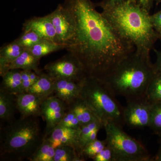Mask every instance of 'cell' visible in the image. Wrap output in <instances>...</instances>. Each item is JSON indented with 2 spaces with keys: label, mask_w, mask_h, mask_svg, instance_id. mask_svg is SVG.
<instances>
[{
  "label": "cell",
  "mask_w": 161,
  "mask_h": 161,
  "mask_svg": "<svg viewBox=\"0 0 161 161\" xmlns=\"http://www.w3.org/2000/svg\"><path fill=\"white\" fill-rule=\"evenodd\" d=\"M71 14L74 34L65 49L82 64L87 77L103 80L124 58L135 51L124 40L91 0H64Z\"/></svg>",
  "instance_id": "6da1fadb"
},
{
  "label": "cell",
  "mask_w": 161,
  "mask_h": 161,
  "mask_svg": "<svg viewBox=\"0 0 161 161\" xmlns=\"http://www.w3.org/2000/svg\"><path fill=\"white\" fill-rule=\"evenodd\" d=\"M97 5L121 37L134 47L136 52L150 56L157 35L148 10L130 0L116 4L103 0Z\"/></svg>",
  "instance_id": "7a4b0ae2"
},
{
  "label": "cell",
  "mask_w": 161,
  "mask_h": 161,
  "mask_svg": "<svg viewBox=\"0 0 161 161\" xmlns=\"http://www.w3.org/2000/svg\"><path fill=\"white\" fill-rule=\"evenodd\" d=\"M150 56L133 52L121 60L103 80L116 96L127 101L146 96L150 81L157 74Z\"/></svg>",
  "instance_id": "3957f363"
},
{
  "label": "cell",
  "mask_w": 161,
  "mask_h": 161,
  "mask_svg": "<svg viewBox=\"0 0 161 161\" xmlns=\"http://www.w3.org/2000/svg\"><path fill=\"white\" fill-rule=\"evenodd\" d=\"M38 117H20L1 130V159L28 160L43 141Z\"/></svg>",
  "instance_id": "277c9868"
},
{
  "label": "cell",
  "mask_w": 161,
  "mask_h": 161,
  "mask_svg": "<svg viewBox=\"0 0 161 161\" xmlns=\"http://www.w3.org/2000/svg\"><path fill=\"white\" fill-rule=\"evenodd\" d=\"M116 96L103 80L88 77L82 80L80 97L104 125L108 122H113L120 126L124 124V108L116 99Z\"/></svg>",
  "instance_id": "5b68a950"
},
{
  "label": "cell",
  "mask_w": 161,
  "mask_h": 161,
  "mask_svg": "<svg viewBox=\"0 0 161 161\" xmlns=\"http://www.w3.org/2000/svg\"><path fill=\"white\" fill-rule=\"evenodd\" d=\"M107 146L112 150L114 161H150L143 145L124 132L121 126L113 122L104 125Z\"/></svg>",
  "instance_id": "8992f818"
},
{
  "label": "cell",
  "mask_w": 161,
  "mask_h": 161,
  "mask_svg": "<svg viewBox=\"0 0 161 161\" xmlns=\"http://www.w3.org/2000/svg\"><path fill=\"white\" fill-rule=\"evenodd\" d=\"M44 70L54 80L68 79L80 82L87 77L82 64L69 53L47 64L44 66Z\"/></svg>",
  "instance_id": "52a82bcc"
},
{
  "label": "cell",
  "mask_w": 161,
  "mask_h": 161,
  "mask_svg": "<svg viewBox=\"0 0 161 161\" xmlns=\"http://www.w3.org/2000/svg\"><path fill=\"white\" fill-rule=\"evenodd\" d=\"M127 103L124 109V124L132 129L149 127L153 103L145 96Z\"/></svg>",
  "instance_id": "ba28073f"
},
{
  "label": "cell",
  "mask_w": 161,
  "mask_h": 161,
  "mask_svg": "<svg viewBox=\"0 0 161 161\" xmlns=\"http://www.w3.org/2000/svg\"><path fill=\"white\" fill-rule=\"evenodd\" d=\"M48 15L56 31L58 42L66 47L75 32V23L73 16L63 4H59Z\"/></svg>",
  "instance_id": "9c48e42d"
},
{
  "label": "cell",
  "mask_w": 161,
  "mask_h": 161,
  "mask_svg": "<svg viewBox=\"0 0 161 161\" xmlns=\"http://www.w3.org/2000/svg\"><path fill=\"white\" fill-rule=\"evenodd\" d=\"M67 104L56 96H50L43 101L41 116L46 122L45 137L58 125L67 109Z\"/></svg>",
  "instance_id": "30bf717a"
},
{
  "label": "cell",
  "mask_w": 161,
  "mask_h": 161,
  "mask_svg": "<svg viewBox=\"0 0 161 161\" xmlns=\"http://www.w3.org/2000/svg\"><path fill=\"white\" fill-rule=\"evenodd\" d=\"M80 130L58 125L52 130L48 135L43 137L47 139L55 149L61 146H71L75 148L78 153L83 157L79 146Z\"/></svg>",
  "instance_id": "8fae6325"
},
{
  "label": "cell",
  "mask_w": 161,
  "mask_h": 161,
  "mask_svg": "<svg viewBox=\"0 0 161 161\" xmlns=\"http://www.w3.org/2000/svg\"><path fill=\"white\" fill-rule=\"evenodd\" d=\"M28 30L35 31L43 39L59 43L54 27L48 14L26 20L23 24V31Z\"/></svg>",
  "instance_id": "7c38bea8"
},
{
  "label": "cell",
  "mask_w": 161,
  "mask_h": 161,
  "mask_svg": "<svg viewBox=\"0 0 161 161\" xmlns=\"http://www.w3.org/2000/svg\"><path fill=\"white\" fill-rule=\"evenodd\" d=\"M43 101L36 95L28 92L16 95L17 109L22 117L41 116V107Z\"/></svg>",
  "instance_id": "4fadbf2b"
},
{
  "label": "cell",
  "mask_w": 161,
  "mask_h": 161,
  "mask_svg": "<svg viewBox=\"0 0 161 161\" xmlns=\"http://www.w3.org/2000/svg\"><path fill=\"white\" fill-rule=\"evenodd\" d=\"M82 81L77 82L68 79L54 80L55 96L69 104L80 97Z\"/></svg>",
  "instance_id": "5bb4252c"
},
{
  "label": "cell",
  "mask_w": 161,
  "mask_h": 161,
  "mask_svg": "<svg viewBox=\"0 0 161 161\" xmlns=\"http://www.w3.org/2000/svg\"><path fill=\"white\" fill-rule=\"evenodd\" d=\"M25 48L15 41L6 44L0 49V75L3 77L9 71V66L21 54Z\"/></svg>",
  "instance_id": "9a60e30c"
},
{
  "label": "cell",
  "mask_w": 161,
  "mask_h": 161,
  "mask_svg": "<svg viewBox=\"0 0 161 161\" xmlns=\"http://www.w3.org/2000/svg\"><path fill=\"white\" fill-rule=\"evenodd\" d=\"M67 106L68 108L77 116L81 127L93 121L101 120L86 102L80 97L73 101Z\"/></svg>",
  "instance_id": "2e32d148"
},
{
  "label": "cell",
  "mask_w": 161,
  "mask_h": 161,
  "mask_svg": "<svg viewBox=\"0 0 161 161\" xmlns=\"http://www.w3.org/2000/svg\"><path fill=\"white\" fill-rule=\"evenodd\" d=\"M0 89L17 95L24 93L23 89L21 69H10L3 77Z\"/></svg>",
  "instance_id": "e0dca14e"
},
{
  "label": "cell",
  "mask_w": 161,
  "mask_h": 161,
  "mask_svg": "<svg viewBox=\"0 0 161 161\" xmlns=\"http://www.w3.org/2000/svg\"><path fill=\"white\" fill-rule=\"evenodd\" d=\"M17 110L15 95L0 89V119L9 123L14 120L16 110Z\"/></svg>",
  "instance_id": "ac0fdd59"
},
{
  "label": "cell",
  "mask_w": 161,
  "mask_h": 161,
  "mask_svg": "<svg viewBox=\"0 0 161 161\" xmlns=\"http://www.w3.org/2000/svg\"><path fill=\"white\" fill-rule=\"evenodd\" d=\"M54 92V80L45 72H41L40 78L30 88L28 93L34 94L41 99L48 98Z\"/></svg>",
  "instance_id": "d6986e66"
},
{
  "label": "cell",
  "mask_w": 161,
  "mask_h": 161,
  "mask_svg": "<svg viewBox=\"0 0 161 161\" xmlns=\"http://www.w3.org/2000/svg\"><path fill=\"white\" fill-rule=\"evenodd\" d=\"M40 60L29 49L25 48L21 54L9 65V70H29L40 74L42 72L39 68Z\"/></svg>",
  "instance_id": "ffe728a7"
},
{
  "label": "cell",
  "mask_w": 161,
  "mask_h": 161,
  "mask_svg": "<svg viewBox=\"0 0 161 161\" xmlns=\"http://www.w3.org/2000/svg\"><path fill=\"white\" fill-rule=\"evenodd\" d=\"M103 127V123L100 119L93 121L81 127L79 146L81 151L87 144L97 139V136L98 131Z\"/></svg>",
  "instance_id": "44dd1931"
},
{
  "label": "cell",
  "mask_w": 161,
  "mask_h": 161,
  "mask_svg": "<svg viewBox=\"0 0 161 161\" xmlns=\"http://www.w3.org/2000/svg\"><path fill=\"white\" fill-rule=\"evenodd\" d=\"M64 48H65V47L62 44L43 39L28 49L35 57L40 59L42 57Z\"/></svg>",
  "instance_id": "7402d4cb"
},
{
  "label": "cell",
  "mask_w": 161,
  "mask_h": 161,
  "mask_svg": "<svg viewBox=\"0 0 161 161\" xmlns=\"http://www.w3.org/2000/svg\"><path fill=\"white\" fill-rule=\"evenodd\" d=\"M55 149L50 142L43 137L42 142L31 156L30 161H54Z\"/></svg>",
  "instance_id": "603a6c76"
},
{
  "label": "cell",
  "mask_w": 161,
  "mask_h": 161,
  "mask_svg": "<svg viewBox=\"0 0 161 161\" xmlns=\"http://www.w3.org/2000/svg\"><path fill=\"white\" fill-rule=\"evenodd\" d=\"M85 159L74 147L63 146L55 149L54 161H83Z\"/></svg>",
  "instance_id": "cb8c5ba5"
},
{
  "label": "cell",
  "mask_w": 161,
  "mask_h": 161,
  "mask_svg": "<svg viewBox=\"0 0 161 161\" xmlns=\"http://www.w3.org/2000/svg\"><path fill=\"white\" fill-rule=\"evenodd\" d=\"M146 96L151 102L161 101V74L157 73L150 81Z\"/></svg>",
  "instance_id": "d4e9b609"
},
{
  "label": "cell",
  "mask_w": 161,
  "mask_h": 161,
  "mask_svg": "<svg viewBox=\"0 0 161 161\" xmlns=\"http://www.w3.org/2000/svg\"><path fill=\"white\" fill-rule=\"evenodd\" d=\"M43 40L35 31L28 30L23 31L21 36L15 40L24 48L29 49Z\"/></svg>",
  "instance_id": "484cf974"
},
{
  "label": "cell",
  "mask_w": 161,
  "mask_h": 161,
  "mask_svg": "<svg viewBox=\"0 0 161 161\" xmlns=\"http://www.w3.org/2000/svg\"><path fill=\"white\" fill-rule=\"evenodd\" d=\"M105 140L103 141L96 139L87 144L82 150L83 157L93 159L106 146Z\"/></svg>",
  "instance_id": "4316f807"
},
{
  "label": "cell",
  "mask_w": 161,
  "mask_h": 161,
  "mask_svg": "<svg viewBox=\"0 0 161 161\" xmlns=\"http://www.w3.org/2000/svg\"><path fill=\"white\" fill-rule=\"evenodd\" d=\"M149 127L161 131V101L153 103Z\"/></svg>",
  "instance_id": "83f0119b"
},
{
  "label": "cell",
  "mask_w": 161,
  "mask_h": 161,
  "mask_svg": "<svg viewBox=\"0 0 161 161\" xmlns=\"http://www.w3.org/2000/svg\"><path fill=\"white\" fill-rule=\"evenodd\" d=\"M58 125L76 130H80L81 128V125L76 115L73 111L68 108L66 112Z\"/></svg>",
  "instance_id": "f1b7e54d"
},
{
  "label": "cell",
  "mask_w": 161,
  "mask_h": 161,
  "mask_svg": "<svg viewBox=\"0 0 161 161\" xmlns=\"http://www.w3.org/2000/svg\"><path fill=\"white\" fill-rule=\"evenodd\" d=\"M92 160L94 161H114L112 150L107 145Z\"/></svg>",
  "instance_id": "f546056e"
},
{
  "label": "cell",
  "mask_w": 161,
  "mask_h": 161,
  "mask_svg": "<svg viewBox=\"0 0 161 161\" xmlns=\"http://www.w3.org/2000/svg\"><path fill=\"white\" fill-rule=\"evenodd\" d=\"M29 70H21L22 86L24 93H28L30 88L32 86L29 77Z\"/></svg>",
  "instance_id": "4dcf8cb0"
},
{
  "label": "cell",
  "mask_w": 161,
  "mask_h": 161,
  "mask_svg": "<svg viewBox=\"0 0 161 161\" xmlns=\"http://www.w3.org/2000/svg\"><path fill=\"white\" fill-rule=\"evenodd\" d=\"M151 20L154 30L161 36V10L151 15Z\"/></svg>",
  "instance_id": "1f68e13d"
},
{
  "label": "cell",
  "mask_w": 161,
  "mask_h": 161,
  "mask_svg": "<svg viewBox=\"0 0 161 161\" xmlns=\"http://www.w3.org/2000/svg\"><path fill=\"white\" fill-rule=\"evenodd\" d=\"M131 2L137 3L145 9L150 11L153 0H130Z\"/></svg>",
  "instance_id": "d6a6232c"
},
{
  "label": "cell",
  "mask_w": 161,
  "mask_h": 161,
  "mask_svg": "<svg viewBox=\"0 0 161 161\" xmlns=\"http://www.w3.org/2000/svg\"><path fill=\"white\" fill-rule=\"evenodd\" d=\"M40 74H38L36 72L33 70H29V77L31 80L32 85L36 83L39 79V78H40Z\"/></svg>",
  "instance_id": "836d02e7"
},
{
  "label": "cell",
  "mask_w": 161,
  "mask_h": 161,
  "mask_svg": "<svg viewBox=\"0 0 161 161\" xmlns=\"http://www.w3.org/2000/svg\"><path fill=\"white\" fill-rule=\"evenodd\" d=\"M157 55V61L156 65L155 66V68L157 72L161 74V53H158Z\"/></svg>",
  "instance_id": "e575fe53"
},
{
  "label": "cell",
  "mask_w": 161,
  "mask_h": 161,
  "mask_svg": "<svg viewBox=\"0 0 161 161\" xmlns=\"http://www.w3.org/2000/svg\"><path fill=\"white\" fill-rule=\"evenodd\" d=\"M107 1H108L109 3H111V4H116V3L123 2L125 0H107Z\"/></svg>",
  "instance_id": "d590c367"
},
{
  "label": "cell",
  "mask_w": 161,
  "mask_h": 161,
  "mask_svg": "<svg viewBox=\"0 0 161 161\" xmlns=\"http://www.w3.org/2000/svg\"><path fill=\"white\" fill-rule=\"evenodd\" d=\"M155 161H161V151L158 153V155L155 158Z\"/></svg>",
  "instance_id": "8d00e7d4"
},
{
  "label": "cell",
  "mask_w": 161,
  "mask_h": 161,
  "mask_svg": "<svg viewBox=\"0 0 161 161\" xmlns=\"http://www.w3.org/2000/svg\"><path fill=\"white\" fill-rule=\"evenodd\" d=\"M157 3H161V0H155Z\"/></svg>",
  "instance_id": "74e56055"
},
{
  "label": "cell",
  "mask_w": 161,
  "mask_h": 161,
  "mask_svg": "<svg viewBox=\"0 0 161 161\" xmlns=\"http://www.w3.org/2000/svg\"></svg>",
  "instance_id": "f35d334b"
}]
</instances>
